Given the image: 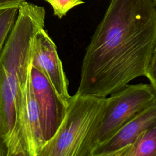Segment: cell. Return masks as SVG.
<instances>
[{
    "mask_svg": "<svg viewBox=\"0 0 156 156\" xmlns=\"http://www.w3.org/2000/svg\"><path fill=\"white\" fill-rule=\"evenodd\" d=\"M18 7L0 9V54L15 24Z\"/></svg>",
    "mask_w": 156,
    "mask_h": 156,
    "instance_id": "10",
    "label": "cell"
},
{
    "mask_svg": "<svg viewBox=\"0 0 156 156\" xmlns=\"http://www.w3.org/2000/svg\"><path fill=\"white\" fill-rule=\"evenodd\" d=\"M26 0H0V9L19 7Z\"/></svg>",
    "mask_w": 156,
    "mask_h": 156,
    "instance_id": "13",
    "label": "cell"
},
{
    "mask_svg": "<svg viewBox=\"0 0 156 156\" xmlns=\"http://www.w3.org/2000/svg\"><path fill=\"white\" fill-rule=\"evenodd\" d=\"M156 125V98L145 110L115 135L96 147L94 156H105L132 143L143 132Z\"/></svg>",
    "mask_w": 156,
    "mask_h": 156,
    "instance_id": "7",
    "label": "cell"
},
{
    "mask_svg": "<svg viewBox=\"0 0 156 156\" xmlns=\"http://www.w3.org/2000/svg\"><path fill=\"white\" fill-rule=\"evenodd\" d=\"M154 1H155V2H156V0H154Z\"/></svg>",
    "mask_w": 156,
    "mask_h": 156,
    "instance_id": "14",
    "label": "cell"
},
{
    "mask_svg": "<svg viewBox=\"0 0 156 156\" xmlns=\"http://www.w3.org/2000/svg\"><path fill=\"white\" fill-rule=\"evenodd\" d=\"M155 44L154 0H111L86 49L76 93L106 98L144 76Z\"/></svg>",
    "mask_w": 156,
    "mask_h": 156,
    "instance_id": "1",
    "label": "cell"
},
{
    "mask_svg": "<svg viewBox=\"0 0 156 156\" xmlns=\"http://www.w3.org/2000/svg\"><path fill=\"white\" fill-rule=\"evenodd\" d=\"M26 101L27 117L36 155L37 152L44 144L45 142L43 136L37 104L30 87V78L26 87Z\"/></svg>",
    "mask_w": 156,
    "mask_h": 156,
    "instance_id": "9",
    "label": "cell"
},
{
    "mask_svg": "<svg viewBox=\"0 0 156 156\" xmlns=\"http://www.w3.org/2000/svg\"><path fill=\"white\" fill-rule=\"evenodd\" d=\"M156 92L150 84L127 85L105 98L99 132V144L103 143L154 102Z\"/></svg>",
    "mask_w": 156,
    "mask_h": 156,
    "instance_id": "4",
    "label": "cell"
},
{
    "mask_svg": "<svg viewBox=\"0 0 156 156\" xmlns=\"http://www.w3.org/2000/svg\"><path fill=\"white\" fill-rule=\"evenodd\" d=\"M144 76L149 80L150 85L156 92V44L147 65Z\"/></svg>",
    "mask_w": 156,
    "mask_h": 156,
    "instance_id": "12",
    "label": "cell"
},
{
    "mask_svg": "<svg viewBox=\"0 0 156 156\" xmlns=\"http://www.w3.org/2000/svg\"><path fill=\"white\" fill-rule=\"evenodd\" d=\"M31 65L46 76L58 96L68 104L71 96L68 93V80L57 47L44 28L40 29L35 35Z\"/></svg>",
    "mask_w": 156,
    "mask_h": 156,
    "instance_id": "6",
    "label": "cell"
},
{
    "mask_svg": "<svg viewBox=\"0 0 156 156\" xmlns=\"http://www.w3.org/2000/svg\"><path fill=\"white\" fill-rule=\"evenodd\" d=\"M52 7L54 14L62 18L72 8L83 4V0H44Z\"/></svg>",
    "mask_w": 156,
    "mask_h": 156,
    "instance_id": "11",
    "label": "cell"
},
{
    "mask_svg": "<svg viewBox=\"0 0 156 156\" xmlns=\"http://www.w3.org/2000/svg\"><path fill=\"white\" fill-rule=\"evenodd\" d=\"M105 98L71 96L61 125L35 156H94Z\"/></svg>",
    "mask_w": 156,
    "mask_h": 156,
    "instance_id": "3",
    "label": "cell"
},
{
    "mask_svg": "<svg viewBox=\"0 0 156 156\" xmlns=\"http://www.w3.org/2000/svg\"><path fill=\"white\" fill-rule=\"evenodd\" d=\"M29 78L46 143L53 136L61 125L66 113L67 104L58 96L46 76L32 65Z\"/></svg>",
    "mask_w": 156,
    "mask_h": 156,
    "instance_id": "5",
    "label": "cell"
},
{
    "mask_svg": "<svg viewBox=\"0 0 156 156\" xmlns=\"http://www.w3.org/2000/svg\"><path fill=\"white\" fill-rule=\"evenodd\" d=\"M105 156H156V125L143 132L132 143Z\"/></svg>",
    "mask_w": 156,
    "mask_h": 156,
    "instance_id": "8",
    "label": "cell"
},
{
    "mask_svg": "<svg viewBox=\"0 0 156 156\" xmlns=\"http://www.w3.org/2000/svg\"><path fill=\"white\" fill-rule=\"evenodd\" d=\"M45 15L37 6L21 5L0 54V156H35L26 90L34 37L44 28Z\"/></svg>",
    "mask_w": 156,
    "mask_h": 156,
    "instance_id": "2",
    "label": "cell"
}]
</instances>
